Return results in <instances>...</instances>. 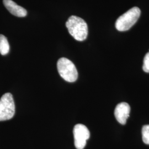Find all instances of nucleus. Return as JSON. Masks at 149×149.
<instances>
[{
    "instance_id": "1",
    "label": "nucleus",
    "mask_w": 149,
    "mask_h": 149,
    "mask_svg": "<svg viewBox=\"0 0 149 149\" xmlns=\"http://www.w3.org/2000/svg\"><path fill=\"white\" fill-rule=\"evenodd\" d=\"M66 27L72 37L78 41H84L87 37L88 26L86 22L77 16L70 17L66 23Z\"/></svg>"
},
{
    "instance_id": "2",
    "label": "nucleus",
    "mask_w": 149,
    "mask_h": 149,
    "mask_svg": "<svg viewBox=\"0 0 149 149\" xmlns=\"http://www.w3.org/2000/svg\"><path fill=\"white\" fill-rule=\"evenodd\" d=\"M140 14L141 11L138 7L130 8L118 18L116 22V29L120 32L128 31L136 23Z\"/></svg>"
},
{
    "instance_id": "3",
    "label": "nucleus",
    "mask_w": 149,
    "mask_h": 149,
    "mask_svg": "<svg viewBox=\"0 0 149 149\" xmlns=\"http://www.w3.org/2000/svg\"><path fill=\"white\" fill-rule=\"evenodd\" d=\"M57 68L60 76L67 82H74L78 78V72L74 64L67 58H61L57 63Z\"/></svg>"
},
{
    "instance_id": "4",
    "label": "nucleus",
    "mask_w": 149,
    "mask_h": 149,
    "mask_svg": "<svg viewBox=\"0 0 149 149\" xmlns=\"http://www.w3.org/2000/svg\"><path fill=\"white\" fill-rule=\"evenodd\" d=\"M15 113V104L10 93H6L0 100V121L10 120Z\"/></svg>"
},
{
    "instance_id": "5",
    "label": "nucleus",
    "mask_w": 149,
    "mask_h": 149,
    "mask_svg": "<svg viewBox=\"0 0 149 149\" xmlns=\"http://www.w3.org/2000/svg\"><path fill=\"white\" fill-rule=\"evenodd\" d=\"M73 133L76 148L77 149H84L87 140L90 136V133L88 128L84 124H77L74 127Z\"/></svg>"
},
{
    "instance_id": "6",
    "label": "nucleus",
    "mask_w": 149,
    "mask_h": 149,
    "mask_svg": "<svg viewBox=\"0 0 149 149\" xmlns=\"http://www.w3.org/2000/svg\"><path fill=\"white\" fill-rule=\"evenodd\" d=\"M130 112V107L126 102L118 104L114 110V116L117 120L121 124H126Z\"/></svg>"
},
{
    "instance_id": "7",
    "label": "nucleus",
    "mask_w": 149,
    "mask_h": 149,
    "mask_svg": "<svg viewBox=\"0 0 149 149\" xmlns=\"http://www.w3.org/2000/svg\"><path fill=\"white\" fill-rule=\"evenodd\" d=\"M3 3L6 9L12 15L18 17H23L27 15L26 10L21 6L18 5L12 0H3Z\"/></svg>"
},
{
    "instance_id": "8",
    "label": "nucleus",
    "mask_w": 149,
    "mask_h": 149,
    "mask_svg": "<svg viewBox=\"0 0 149 149\" xmlns=\"http://www.w3.org/2000/svg\"><path fill=\"white\" fill-rule=\"evenodd\" d=\"M10 51V45L7 39L2 34H0V54L5 55Z\"/></svg>"
},
{
    "instance_id": "9",
    "label": "nucleus",
    "mask_w": 149,
    "mask_h": 149,
    "mask_svg": "<svg viewBox=\"0 0 149 149\" xmlns=\"http://www.w3.org/2000/svg\"><path fill=\"white\" fill-rule=\"evenodd\" d=\"M143 141L145 144L149 145V125H145L142 128Z\"/></svg>"
},
{
    "instance_id": "10",
    "label": "nucleus",
    "mask_w": 149,
    "mask_h": 149,
    "mask_svg": "<svg viewBox=\"0 0 149 149\" xmlns=\"http://www.w3.org/2000/svg\"><path fill=\"white\" fill-rule=\"evenodd\" d=\"M143 69L145 72L149 73V52L144 57Z\"/></svg>"
}]
</instances>
